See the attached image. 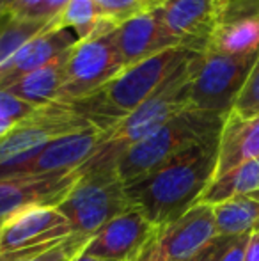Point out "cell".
Here are the masks:
<instances>
[{
	"mask_svg": "<svg viewBox=\"0 0 259 261\" xmlns=\"http://www.w3.org/2000/svg\"><path fill=\"white\" fill-rule=\"evenodd\" d=\"M218 141L215 135L169 158L144 178L125 185L130 203L155 227L178 220L194 208L217 174Z\"/></svg>",
	"mask_w": 259,
	"mask_h": 261,
	"instance_id": "1",
	"label": "cell"
},
{
	"mask_svg": "<svg viewBox=\"0 0 259 261\" xmlns=\"http://www.w3.org/2000/svg\"><path fill=\"white\" fill-rule=\"evenodd\" d=\"M203 59L204 52H194L149 100L103 132L94 155L80 167V171L116 167L118 158L126 149L155 134L180 112L190 109V86L203 64Z\"/></svg>",
	"mask_w": 259,
	"mask_h": 261,
	"instance_id": "2",
	"label": "cell"
},
{
	"mask_svg": "<svg viewBox=\"0 0 259 261\" xmlns=\"http://www.w3.org/2000/svg\"><path fill=\"white\" fill-rule=\"evenodd\" d=\"M192 54V50L183 46L169 48L125 68L93 94L82 100L69 101L68 105L91 124L107 132L149 100Z\"/></svg>",
	"mask_w": 259,
	"mask_h": 261,
	"instance_id": "3",
	"label": "cell"
},
{
	"mask_svg": "<svg viewBox=\"0 0 259 261\" xmlns=\"http://www.w3.org/2000/svg\"><path fill=\"white\" fill-rule=\"evenodd\" d=\"M225 117L208 110L187 109L167 121L162 128L126 149L116 162V171L125 185L144 178L158 165L187 148L220 135Z\"/></svg>",
	"mask_w": 259,
	"mask_h": 261,
	"instance_id": "4",
	"label": "cell"
},
{
	"mask_svg": "<svg viewBox=\"0 0 259 261\" xmlns=\"http://www.w3.org/2000/svg\"><path fill=\"white\" fill-rule=\"evenodd\" d=\"M82 176L59 204L73 233L93 237L100 227L133 206L116 167L80 171Z\"/></svg>",
	"mask_w": 259,
	"mask_h": 261,
	"instance_id": "5",
	"label": "cell"
},
{
	"mask_svg": "<svg viewBox=\"0 0 259 261\" xmlns=\"http://www.w3.org/2000/svg\"><path fill=\"white\" fill-rule=\"evenodd\" d=\"M118 27L105 21L85 39H76L69 50L66 79L57 100L59 103L82 100L93 94L125 69L119 52L112 41V31Z\"/></svg>",
	"mask_w": 259,
	"mask_h": 261,
	"instance_id": "6",
	"label": "cell"
},
{
	"mask_svg": "<svg viewBox=\"0 0 259 261\" xmlns=\"http://www.w3.org/2000/svg\"><path fill=\"white\" fill-rule=\"evenodd\" d=\"M91 126L94 124L78 116L68 103L53 101L39 107L0 141V172L23 164L55 139Z\"/></svg>",
	"mask_w": 259,
	"mask_h": 261,
	"instance_id": "7",
	"label": "cell"
},
{
	"mask_svg": "<svg viewBox=\"0 0 259 261\" xmlns=\"http://www.w3.org/2000/svg\"><path fill=\"white\" fill-rule=\"evenodd\" d=\"M259 55L233 57L206 50L203 64L192 80L190 107L229 116Z\"/></svg>",
	"mask_w": 259,
	"mask_h": 261,
	"instance_id": "8",
	"label": "cell"
},
{
	"mask_svg": "<svg viewBox=\"0 0 259 261\" xmlns=\"http://www.w3.org/2000/svg\"><path fill=\"white\" fill-rule=\"evenodd\" d=\"M217 237L213 206L197 203L156 233L135 261H190Z\"/></svg>",
	"mask_w": 259,
	"mask_h": 261,
	"instance_id": "9",
	"label": "cell"
},
{
	"mask_svg": "<svg viewBox=\"0 0 259 261\" xmlns=\"http://www.w3.org/2000/svg\"><path fill=\"white\" fill-rule=\"evenodd\" d=\"M229 0H167L155 13L163 29L192 52H206Z\"/></svg>",
	"mask_w": 259,
	"mask_h": 261,
	"instance_id": "10",
	"label": "cell"
},
{
	"mask_svg": "<svg viewBox=\"0 0 259 261\" xmlns=\"http://www.w3.org/2000/svg\"><path fill=\"white\" fill-rule=\"evenodd\" d=\"M80 169L55 174L0 179V229L16 213L36 206H59L78 178Z\"/></svg>",
	"mask_w": 259,
	"mask_h": 261,
	"instance_id": "11",
	"label": "cell"
},
{
	"mask_svg": "<svg viewBox=\"0 0 259 261\" xmlns=\"http://www.w3.org/2000/svg\"><path fill=\"white\" fill-rule=\"evenodd\" d=\"M101 137H103V130H100L98 126H91L59 137L46 144L43 149H39L34 156L25 160L23 164L0 172V179L76 171L94 155Z\"/></svg>",
	"mask_w": 259,
	"mask_h": 261,
	"instance_id": "12",
	"label": "cell"
},
{
	"mask_svg": "<svg viewBox=\"0 0 259 261\" xmlns=\"http://www.w3.org/2000/svg\"><path fill=\"white\" fill-rule=\"evenodd\" d=\"M156 227L131 208L96 231L83 247V252L110 261H135L149 244Z\"/></svg>",
	"mask_w": 259,
	"mask_h": 261,
	"instance_id": "13",
	"label": "cell"
},
{
	"mask_svg": "<svg viewBox=\"0 0 259 261\" xmlns=\"http://www.w3.org/2000/svg\"><path fill=\"white\" fill-rule=\"evenodd\" d=\"M73 229L57 206H36L11 217L0 229V254L48 245L71 237Z\"/></svg>",
	"mask_w": 259,
	"mask_h": 261,
	"instance_id": "14",
	"label": "cell"
},
{
	"mask_svg": "<svg viewBox=\"0 0 259 261\" xmlns=\"http://www.w3.org/2000/svg\"><path fill=\"white\" fill-rule=\"evenodd\" d=\"M112 41L125 68L180 46V43L163 29L155 9L118 25L112 31Z\"/></svg>",
	"mask_w": 259,
	"mask_h": 261,
	"instance_id": "15",
	"label": "cell"
},
{
	"mask_svg": "<svg viewBox=\"0 0 259 261\" xmlns=\"http://www.w3.org/2000/svg\"><path fill=\"white\" fill-rule=\"evenodd\" d=\"M208 50L233 57L259 55V0H229Z\"/></svg>",
	"mask_w": 259,
	"mask_h": 261,
	"instance_id": "16",
	"label": "cell"
},
{
	"mask_svg": "<svg viewBox=\"0 0 259 261\" xmlns=\"http://www.w3.org/2000/svg\"><path fill=\"white\" fill-rule=\"evenodd\" d=\"M76 43V38L69 31H57L53 29V21L45 32L36 36L34 39L23 45L9 61L0 66V89H9L21 79L31 75L32 71L39 69L69 50Z\"/></svg>",
	"mask_w": 259,
	"mask_h": 261,
	"instance_id": "17",
	"label": "cell"
},
{
	"mask_svg": "<svg viewBox=\"0 0 259 261\" xmlns=\"http://www.w3.org/2000/svg\"><path fill=\"white\" fill-rule=\"evenodd\" d=\"M254 158H259V116L242 117L231 112L220 132L215 178Z\"/></svg>",
	"mask_w": 259,
	"mask_h": 261,
	"instance_id": "18",
	"label": "cell"
},
{
	"mask_svg": "<svg viewBox=\"0 0 259 261\" xmlns=\"http://www.w3.org/2000/svg\"><path fill=\"white\" fill-rule=\"evenodd\" d=\"M69 50L57 55L55 59L46 62L39 69L32 71L31 75L11 86L7 91L20 100L36 107V109L53 103L66 79V64L69 59Z\"/></svg>",
	"mask_w": 259,
	"mask_h": 261,
	"instance_id": "19",
	"label": "cell"
},
{
	"mask_svg": "<svg viewBox=\"0 0 259 261\" xmlns=\"http://www.w3.org/2000/svg\"><path fill=\"white\" fill-rule=\"evenodd\" d=\"M217 234L238 237L259 229V190L213 206Z\"/></svg>",
	"mask_w": 259,
	"mask_h": 261,
	"instance_id": "20",
	"label": "cell"
},
{
	"mask_svg": "<svg viewBox=\"0 0 259 261\" xmlns=\"http://www.w3.org/2000/svg\"><path fill=\"white\" fill-rule=\"evenodd\" d=\"M259 190V158L249 160L238 167L231 169L225 174L215 178L204 190L199 203L215 204L224 203L238 196H247Z\"/></svg>",
	"mask_w": 259,
	"mask_h": 261,
	"instance_id": "21",
	"label": "cell"
},
{
	"mask_svg": "<svg viewBox=\"0 0 259 261\" xmlns=\"http://www.w3.org/2000/svg\"><path fill=\"white\" fill-rule=\"evenodd\" d=\"M50 25L52 21L39 18H18L11 13L0 14V66Z\"/></svg>",
	"mask_w": 259,
	"mask_h": 261,
	"instance_id": "22",
	"label": "cell"
},
{
	"mask_svg": "<svg viewBox=\"0 0 259 261\" xmlns=\"http://www.w3.org/2000/svg\"><path fill=\"white\" fill-rule=\"evenodd\" d=\"M105 18L100 14L96 0H69L63 13L53 20V29L69 31L73 29L76 39L89 38L105 23Z\"/></svg>",
	"mask_w": 259,
	"mask_h": 261,
	"instance_id": "23",
	"label": "cell"
},
{
	"mask_svg": "<svg viewBox=\"0 0 259 261\" xmlns=\"http://www.w3.org/2000/svg\"><path fill=\"white\" fill-rule=\"evenodd\" d=\"M89 240L91 237L73 233L64 240L48 245L7 252L0 256V261H73V258L85 247Z\"/></svg>",
	"mask_w": 259,
	"mask_h": 261,
	"instance_id": "24",
	"label": "cell"
},
{
	"mask_svg": "<svg viewBox=\"0 0 259 261\" xmlns=\"http://www.w3.org/2000/svg\"><path fill=\"white\" fill-rule=\"evenodd\" d=\"M36 110V107L16 98L7 89H0V141L27 117H31Z\"/></svg>",
	"mask_w": 259,
	"mask_h": 261,
	"instance_id": "25",
	"label": "cell"
},
{
	"mask_svg": "<svg viewBox=\"0 0 259 261\" xmlns=\"http://www.w3.org/2000/svg\"><path fill=\"white\" fill-rule=\"evenodd\" d=\"M96 6L101 16L114 25H121L155 9L149 0H96Z\"/></svg>",
	"mask_w": 259,
	"mask_h": 261,
	"instance_id": "26",
	"label": "cell"
},
{
	"mask_svg": "<svg viewBox=\"0 0 259 261\" xmlns=\"http://www.w3.org/2000/svg\"><path fill=\"white\" fill-rule=\"evenodd\" d=\"M233 112L242 117L259 116V57L250 71L249 79L245 82V87L240 93L238 100L235 103Z\"/></svg>",
	"mask_w": 259,
	"mask_h": 261,
	"instance_id": "27",
	"label": "cell"
},
{
	"mask_svg": "<svg viewBox=\"0 0 259 261\" xmlns=\"http://www.w3.org/2000/svg\"><path fill=\"white\" fill-rule=\"evenodd\" d=\"M233 240H235V237H220V234H217V237L190 261H220Z\"/></svg>",
	"mask_w": 259,
	"mask_h": 261,
	"instance_id": "28",
	"label": "cell"
},
{
	"mask_svg": "<svg viewBox=\"0 0 259 261\" xmlns=\"http://www.w3.org/2000/svg\"><path fill=\"white\" fill-rule=\"evenodd\" d=\"M250 240V233H243L235 237V240L231 242V245L227 247V251L224 252L220 261H245V252L247 245Z\"/></svg>",
	"mask_w": 259,
	"mask_h": 261,
	"instance_id": "29",
	"label": "cell"
},
{
	"mask_svg": "<svg viewBox=\"0 0 259 261\" xmlns=\"http://www.w3.org/2000/svg\"><path fill=\"white\" fill-rule=\"evenodd\" d=\"M69 0H43L41 7L36 13V18L39 20H46V21H53L66 6H68Z\"/></svg>",
	"mask_w": 259,
	"mask_h": 261,
	"instance_id": "30",
	"label": "cell"
},
{
	"mask_svg": "<svg viewBox=\"0 0 259 261\" xmlns=\"http://www.w3.org/2000/svg\"><path fill=\"white\" fill-rule=\"evenodd\" d=\"M43 0H16L7 13L18 18H36V13L41 7Z\"/></svg>",
	"mask_w": 259,
	"mask_h": 261,
	"instance_id": "31",
	"label": "cell"
},
{
	"mask_svg": "<svg viewBox=\"0 0 259 261\" xmlns=\"http://www.w3.org/2000/svg\"><path fill=\"white\" fill-rule=\"evenodd\" d=\"M245 261H259V231L250 233V240L245 252Z\"/></svg>",
	"mask_w": 259,
	"mask_h": 261,
	"instance_id": "32",
	"label": "cell"
},
{
	"mask_svg": "<svg viewBox=\"0 0 259 261\" xmlns=\"http://www.w3.org/2000/svg\"><path fill=\"white\" fill-rule=\"evenodd\" d=\"M73 261H110V259H105V258H98V256H91V254H85L83 249L78 252V254L73 258Z\"/></svg>",
	"mask_w": 259,
	"mask_h": 261,
	"instance_id": "33",
	"label": "cell"
},
{
	"mask_svg": "<svg viewBox=\"0 0 259 261\" xmlns=\"http://www.w3.org/2000/svg\"><path fill=\"white\" fill-rule=\"evenodd\" d=\"M14 2H16V0H0V14L7 13Z\"/></svg>",
	"mask_w": 259,
	"mask_h": 261,
	"instance_id": "34",
	"label": "cell"
},
{
	"mask_svg": "<svg viewBox=\"0 0 259 261\" xmlns=\"http://www.w3.org/2000/svg\"><path fill=\"white\" fill-rule=\"evenodd\" d=\"M149 2H151V6H153V7H155V9H156V7H160V6H162L163 2H167V0H149Z\"/></svg>",
	"mask_w": 259,
	"mask_h": 261,
	"instance_id": "35",
	"label": "cell"
},
{
	"mask_svg": "<svg viewBox=\"0 0 259 261\" xmlns=\"http://www.w3.org/2000/svg\"><path fill=\"white\" fill-rule=\"evenodd\" d=\"M0 256H2V254H0Z\"/></svg>",
	"mask_w": 259,
	"mask_h": 261,
	"instance_id": "36",
	"label": "cell"
},
{
	"mask_svg": "<svg viewBox=\"0 0 259 261\" xmlns=\"http://www.w3.org/2000/svg\"><path fill=\"white\" fill-rule=\"evenodd\" d=\"M257 231H259V229H257Z\"/></svg>",
	"mask_w": 259,
	"mask_h": 261,
	"instance_id": "37",
	"label": "cell"
}]
</instances>
